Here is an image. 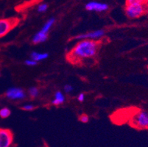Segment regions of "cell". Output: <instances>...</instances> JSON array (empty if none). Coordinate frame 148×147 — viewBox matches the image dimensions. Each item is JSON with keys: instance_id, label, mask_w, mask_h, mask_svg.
I'll use <instances>...</instances> for the list:
<instances>
[{"instance_id": "cell-18", "label": "cell", "mask_w": 148, "mask_h": 147, "mask_svg": "<svg viewBox=\"0 0 148 147\" xmlns=\"http://www.w3.org/2000/svg\"><path fill=\"white\" fill-rule=\"evenodd\" d=\"M25 65H27V66H29V67H32V66H36L37 65V62L35 61V60H33V59H27V60H26L25 61Z\"/></svg>"}, {"instance_id": "cell-15", "label": "cell", "mask_w": 148, "mask_h": 147, "mask_svg": "<svg viewBox=\"0 0 148 147\" xmlns=\"http://www.w3.org/2000/svg\"><path fill=\"white\" fill-rule=\"evenodd\" d=\"M48 10V5L47 3H41L40 4L37 8V10L38 13H45Z\"/></svg>"}, {"instance_id": "cell-2", "label": "cell", "mask_w": 148, "mask_h": 147, "mask_svg": "<svg viewBox=\"0 0 148 147\" xmlns=\"http://www.w3.org/2000/svg\"><path fill=\"white\" fill-rule=\"evenodd\" d=\"M130 123L137 129H148V113L143 110H138L134 115Z\"/></svg>"}, {"instance_id": "cell-4", "label": "cell", "mask_w": 148, "mask_h": 147, "mask_svg": "<svg viewBox=\"0 0 148 147\" xmlns=\"http://www.w3.org/2000/svg\"><path fill=\"white\" fill-rule=\"evenodd\" d=\"M5 96L10 100L19 101L25 99L27 95L24 89L18 87H12L7 90Z\"/></svg>"}, {"instance_id": "cell-11", "label": "cell", "mask_w": 148, "mask_h": 147, "mask_svg": "<svg viewBox=\"0 0 148 147\" xmlns=\"http://www.w3.org/2000/svg\"><path fill=\"white\" fill-rule=\"evenodd\" d=\"M31 59L38 62L42 61V60H46L49 57V54L47 52H32L29 55Z\"/></svg>"}, {"instance_id": "cell-19", "label": "cell", "mask_w": 148, "mask_h": 147, "mask_svg": "<svg viewBox=\"0 0 148 147\" xmlns=\"http://www.w3.org/2000/svg\"><path fill=\"white\" fill-rule=\"evenodd\" d=\"M79 119H80V122L86 124V123H88V121H89V117H88L86 114H83V115L80 116Z\"/></svg>"}, {"instance_id": "cell-17", "label": "cell", "mask_w": 148, "mask_h": 147, "mask_svg": "<svg viewBox=\"0 0 148 147\" xmlns=\"http://www.w3.org/2000/svg\"><path fill=\"white\" fill-rule=\"evenodd\" d=\"M35 109V106L32 104H25L22 106V110L25 111H33Z\"/></svg>"}, {"instance_id": "cell-9", "label": "cell", "mask_w": 148, "mask_h": 147, "mask_svg": "<svg viewBox=\"0 0 148 147\" xmlns=\"http://www.w3.org/2000/svg\"><path fill=\"white\" fill-rule=\"evenodd\" d=\"M48 36H49L48 33L42 32L40 29L38 32H37L34 35V36L33 37V39H32V41H33V43L34 44H42V43L45 42L46 40H47Z\"/></svg>"}, {"instance_id": "cell-7", "label": "cell", "mask_w": 148, "mask_h": 147, "mask_svg": "<svg viewBox=\"0 0 148 147\" xmlns=\"http://www.w3.org/2000/svg\"><path fill=\"white\" fill-rule=\"evenodd\" d=\"M86 10L88 11H94V12H105L107 11L109 9V5L107 3H103V2H97V1H91L86 3L85 5Z\"/></svg>"}, {"instance_id": "cell-1", "label": "cell", "mask_w": 148, "mask_h": 147, "mask_svg": "<svg viewBox=\"0 0 148 147\" xmlns=\"http://www.w3.org/2000/svg\"><path fill=\"white\" fill-rule=\"evenodd\" d=\"M99 46V43L97 40H80L70 52L69 58L75 62L91 59L97 55Z\"/></svg>"}, {"instance_id": "cell-13", "label": "cell", "mask_w": 148, "mask_h": 147, "mask_svg": "<svg viewBox=\"0 0 148 147\" xmlns=\"http://www.w3.org/2000/svg\"><path fill=\"white\" fill-rule=\"evenodd\" d=\"M28 94L31 98H36L39 95V89L36 86L30 87L28 89Z\"/></svg>"}, {"instance_id": "cell-3", "label": "cell", "mask_w": 148, "mask_h": 147, "mask_svg": "<svg viewBox=\"0 0 148 147\" xmlns=\"http://www.w3.org/2000/svg\"><path fill=\"white\" fill-rule=\"evenodd\" d=\"M146 8L145 4H130L126 5L125 12L130 18H136L145 13Z\"/></svg>"}, {"instance_id": "cell-20", "label": "cell", "mask_w": 148, "mask_h": 147, "mask_svg": "<svg viewBox=\"0 0 148 147\" xmlns=\"http://www.w3.org/2000/svg\"><path fill=\"white\" fill-rule=\"evenodd\" d=\"M73 87H72L71 85H69V84H66L64 85V92L66 93V94H69V93H71L72 92V91H73Z\"/></svg>"}, {"instance_id": "cell-21", "label": "cell", "mask_w": 148, "mask_h": 147, "mask_svg": "<svg viewBox=\"0 0 148 147\" xmlns=\"http://www.w3.org/2000/svg\"><path fill=\"white\" fill-rule=\"evenodd\" d=\"M85 98H86L85 94H83V93H80V94L78 95V96H77V100H78L80 102H84Z\"/></svg>"}, {"instance_id": "cell-5", "label": "cell", "mask_w": 148, "mask_h": 147, "mask_svg": "<svg viewBox=\"0 0 148 147\" xmlns=\"http://www.w3.org/2000/svg\"><path fill=\"white\" fill-rule=\"evenodd\" d=\"M18 23L16 18H2L0 19V38L6 36Z\"/></svg>"}, {"instance_id": "cell-12", "label": "cell", "mask_w": 148, "mask_h": 147, "mask_svg": "<svg viewBox=\"0 0 148 147\" xmlns=\"http://www.w3.org/2000/svg\"><path fill=\"white\" fill-rule=\"evenodd\" d=\"M55 22H56V18H54V17L49 18L47 21L44 23V24L43 25L42 27H41V30L42 31V32H46V33H48V34H49V32L50 31L51 28L53 27Z\"/></svg>"}, {"instance_id": "cell-16", "label": "cell", "mask_w": 148, "mask_h": 147, "mask_svg": "<svg viewBox=\"0 0 148 147\" xmlns=\"http://www.w3.org/2000/svg\"><path fill=\"white\" fill-rule=\"evenodd\" d=\"M148 0H126V5L130 4H145Z\"/></svg>"}, {"instance_id": "cell-8", "label": "cell", "mask_w": 148, "mask_h": 147, "mask_svg": "<svg viewBox=\"0 0 148 147\" xmlns=\"http://www.w3.org/2000/svg\"><path fill=\"white\" fill-rule=\"evenodd\" d=\"M106 34V32L103 29H97V30L91 31V32L83 33V34L78 35L75 36L74 38L77 40H85V39H89V40H98L103 38Z\"/></svg>"}, {"instance_id": "cell-10", "label": "cell", "mask_w": 148, "mask_h": 147, "mask_svg": "<svg viewBox=\"0 0 148 147\" xmlns=\"http://www.w3.org/2000/svg\"><path fill=\"white\" fill-rule=\"evenodd\" d=\"M65 100H66V97L64 93L61 92L60 91H58L55 93L54 99H52L51 103H52V105H53L58 106V105L64 104V102H65Z\"/></svg>"}, {"instance_id": "cell-14", "label": "cell", "mask_w": 148, "mask_h": 147, "mask_svg": "<svg viewBox=\"0 0 148 147\" xmlns=\"http://www.w3.org/2000/svg\"><path fill=\"white\" fill-rule=\"evenodd\" d=\"M11 114V110L8 107H2L0 110V117L2 118H8Z\"/></svg>"}, {"instance_id": "cell-6", "label": "cell", "mask_w": 148, "mask_h": 147, "mask_svg": "<svg viewBox=\"0 0 148 147\" xmlns=\"http://www.w3.org/2000/svg\"><path fill=\"white\" fill-rule=\"evenodd\" d=\"M13 141V135L8 129L0 128V147H10Z\"/></svg>"}]
</instances>
